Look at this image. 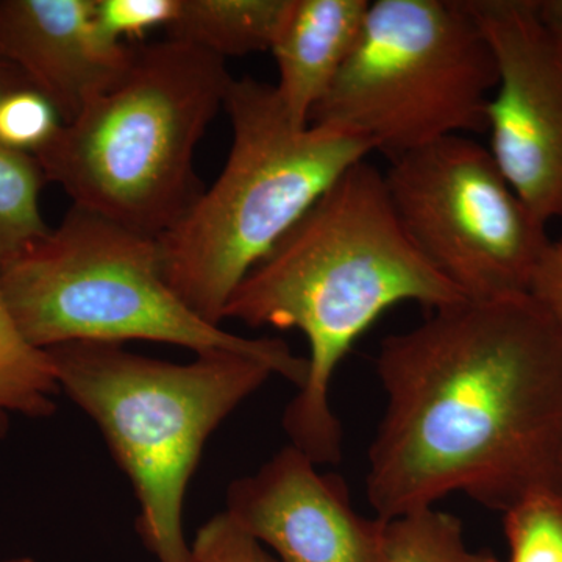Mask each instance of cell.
Here are the masks:
<instances>
[{
	"instance_id": "1",
	"label": "cell",
	"mask_w": 562,
	"mask_h": 562,
	"mask_svg": "<svg viewBox=\"0 0 562 562\" xmlns=\"http://www.w3.org/2000/svg\"><path fill=\"white\" fill-rule=\"evenodd\" d=\"M386 406L369 449L383 520L461 492L505 513L561 492L562 328L528 292L432 310L383 339Z\"/></svg>"
},
{
	"instance_id": "2",
	"label": "cell",
	"mask_w": 562,
	"mask_h": 562,
	"mask_svg": "<svg viewBox=\"0 0 562 562\" xmlns=\"http://www.w3.org/2000/svg\"><path fill=\"white\" fill-rule=\"evenodd\" d=\"M468 301L403 231L384 173L351 166L233 292L224 319L297 328L308 341V379L283 414L291 446L317 465L342 457L330 387L346 355L392 306Z\"/></svg>"
},
{
	"instance_id": "3",
	"label": "cell",
	"mask_w": 562,
	"mask_h": 562,
	"mask_svg": "<svg viewBox=\"0 0 562 562\" xmlns=\"http://www.w3.org/2000/svg\"><path fill=\"white\" fill-rule=\"evenodd\" d=\"M232 81L225 60L183 41L136 46L124 77L36 155L44 179L72 205L160 238L202 195L195 149Z\"/></svg>"
},
{
	"instance_id": "4",
	"label": "cell",
	"mask_w": 562,
	"mask_h": 562,
	"mask_svg": "<svg viewBox=\"0 0 562 562\" xmlns=\"http://www.w3.org/2000/svg\"><path fill=\"white\" fill-rule=\"evenodd\" d=\"M224 109L233 139L221 176L157 238L169 286L213 325L251 269L375 150L355 133L295 124L276 87L251 77L233 79Z\"/></svg>"
},
{
	"instance_id": "5",
	"label": "cell",
	"mask_w": 562,
	"mask_h": 562,
	"mask_svg": "<svg viewBox=\"0 0 562 562\" xmlns=\"http://www.w3.org/2000/svg\"><path fill=\"white\" fill-rule=\"evenodd\" d=\"M46 351L58 387L101 428L131 480L144 546L158 562H192L183 531L191 476L210 436L268 382L271 366L236 351L176 364L109 342Z\"/></svg>"
},
{
	"instance_id": "6",
	"label": "cell",
	"mask_w": 562,
	"mask_h": 562,
	"mask_svg": "<svg viewBox=\"0 0 562 562\" xmlns=\"http://www.w3.org/2000/svg\"><path fill=\"white\" fill-rule=\"evenodd\" d=\"M0 295L41 350L143 339L250 355L299 390L308 379V360L281 339L233 335L192 312L162 276L157 239L80 206L0 276Z\"/></svg>"
},
{
	"instance_id": "7",
	"label": "cell",
	"mask_w": 562,
	"mask_h": 562,
	"mask_svg": "<svg viewBox=\"0 0 562 562\" xmlns=\"http://www.w3.org/2000/svg\"><path fill=\"white\" fill-rule=\"evenodd\" d=\"M497 66L464 0H375L310 125L364 136L391 160L486 132Z\"/></svg>"
},
{
	"instance_id": "8",
	"label": "cell",
	"mask_w": 562,
	"mask_h": 562,
	"mask_svg": "<svg viewBox=\"0 0 562 562\" xmlns=\"http://www.w3.org/2000/svg\"><path fill=\"white\" fill-rule=\"evenodd\" d=\"M384 180L403 231L468 301L528 292L552 241L487 147L447 136L391 160Z\"/></svg>"
},
{
	"instance_id": "9",
	"label": "cell",
	"mask_w": 562,
	"mask_h": 562,
	"mask_svg": "<svg viewBox=\"0 0 562 562\" xmlns=\"http://www.w3.org/2000/svg\"><path fill=\"white\" fill-rule=\"evenodd\" d=\"M490 43L497 87L490 151L539 221L562 217V33L538 0H464Z\"/></svg>"
},
{
	"instance_id": "10",
	"label": "cell",
	"mask_w": 562,
	"mask_h": 562,
	"mask_svg": "<svg viewBox=\"0 0 562 562\" xmlns=\"http://www.w3.org/2000/svg\"><path fill=\"white\" fill-rule=\"evenodd\" d=\"M225 513L280 562H383L387 520L361 516L341 476L291 443L231 484Z\"/></svg>"
},
{
	"instance_id": "11",
	"label": "cell",
	"mask_w": 562,
	"mask_h": 562,
	"mask_svg": "<svg viewBox=\"0 0 562 562\" xmlns=\"http://www.w3.org/2000/svg\"><path fill=\"white\" fill-rule=\"evenodd\" d=\"M92 2L0 0V60L54 103L63 124L111 90L135 55V46L99 32Z\"/></svg>"
},
{
	"instance_id": "12",
	"label": "cell",
	"mask_w": 562,
	"mask_h": 562,
	"mask_svg": "<svg viewBox=\"0 0 562 562\" xmlns=\"http://www.w3.org/2000/svg\"><path fill=\"white\" fill-rule=\"evenodd\" d=\"M368 0H288L271 52L277 94L299 125L310 116L357 47Z\"/></svg>"
},
{
	"instance_id": "13",
	"label": "cell",
	"mask_w": 562,
	"mask_h": 562,
	"mask_svg": "<svg viewBox=\"0 0 562 562\" xmlns=\"http://www.w3.org/2000/svg\"><path fill=\"white\" fill-rule=\"evenodd\" d=\"M288 0H179L168 38L222 60L271 50Z\"/></svg>"
},
{
	"instance_id": "14",
	"label": "cell",
	"mask_w": 562,
	"mask_h": 562,
	"mask_svg": "<svg viewBox=\"0 0 562 562\" xmlns=\"http://www.w3.org/2000/svg\"><path fill=\"white\" fill-rule=\"evenodd\" d=\"M58 391L49 355L24 338L0 295V432L10 414L50 416Z\"/></svg>"
},
{
	"instance_id": "15",
	"label": "cell",
	"mask_w": 562,
	"mask_h": 562,
	"mask_svg": "<svg viewBox=\"0 0 562 562\" xmlns=\"http://www.w3.org/2000/svg\"><path fill=\"white\" fill-rule=\"evenodd\" d=\"M44 183L35 157L0 147V276L52 231L41 214Z\"/></svg>"
},
{
	"instance_id": "16",
	"label": "cell",
	"mask_w": 562,
	"mask_h": 562,
	"mask_svg": "<svg viewBox=\"0 0 562 562\" xmlns=\"http://www.w3.org/2000/svg\"><path fill=\"white\" fill-rule=\"evenodd\" d=\"M469 549L461 520L432 508L387 520L383 562H483Z\"/></svg>"
},
{
	"instance_id": "17",
	"label": "cell",
	"mask_w": 562,
	"mask_h": 562,
	"mask_svg": "<svg viewBox=\"0 0 562 562\" xmlns=\"http://www.w3.org/2000/svg\"><path fill=\"white\" fill-rule=\"evenodd\" d=\"M509 562H562V494L541 491L503 513Z\"/></svg>"
},
{
	"instance_id": "18",
	"label": "cell",
	"mask_w": 562,
	"mask_h": 562,
	"mask_svg": "<svg viewBox=\"0 0 562 562\" xmlns=\"http://www.w3.org/2000/svg\"><path fill=\"white\" fill-rule=\"evenodd\" d=\"M63 121L54 103L35 88L24 87L0 98V147L36 157L49 146Z\"/></svg>"
},
{
	"instance_id": "19",
	"label": "cell",
	"mask_w": 562,
	"mask_h": 562,
	"mask_svg": "<svg viewBox=\"0 0 562 562\" xmlns=\"http://www.w3.org/2000/svg\"><path fill=\"white\" fill-rule=\"evenodd\" d=\"M179 9V0H94L95 27L114 43L157 27H168Z\"/></svg>"
},
{
	"instance_id": "20",
	"label": "cell",
	"mask_w": 562,
	"mask_h": 562,
	"mask_svg": "<svg viewBox=\"0 0 562 562\" xmlns=\"http://www.w3.org/2000/svg\"><path fill=\"white\" fill-rule=\"evenodd\" d=\"M191 558L192 562H280L227 513L217 514L195 532Z\"/></svg>"
},
{
	"instance_id": "21",
	"label": "cell",
	"mask_w": 562,
	"mask_h": 562,
	"mask_svg": "<svg viewBox=\"0 0 562 562\" xmlns=\"http://www.w3.org/2000/svg\"><path fill=\"white\" fill-rule=\"evenodd\" d=\"M528 294L562 328V243H550L532 273Z\"/></svg>"
},
{
	"instance_id": "22",
	"label": "cell",
	"mask_w": 562,
	"mask_h": 562,
	"mask_svg": "<svg viewBox=\"0 0 562 562\" xmlns=\"http://www.w3.org/2000/svg\"><path fill=\"white\" fill-rule=\"evenodd\" d=\"M31 87L27 79L9 63L0 60V98L18 88Z\"/></svg>"
},
{
	"instance_id": "23",
	"label": "cell",
	"mask_w": 562,
	"mask_h": 562,
	"mask_svg": "<svg viewBox=\"0 0 562 562\" xmlns=\"http://www.w3.org/2000/svg\"><path fill=\"white\" fill-rule=\"evenodd\" d=\"M542 20L562 33V0H538Z\"/></svg>"
},
{
	"instance_id": "24",
	"label": "cell",
	"mask_w": 562,
	"mask_h": 562,
	"mask_svg": "<svg viewBox=\"0 0 562 562\" xmlns=\"http://www.w3.org/2000/svg\"><path fill=\"white\" fill-rule=\"evenodd\" d=\"M0 562H36V561L32 560V558H13V560H3Z\"/></svg>"
},
{
	"instance_id": "25",
	"label": "cell",
	"mask_w": 562,
	"mask_h": 562,
	"mask_svg": "<svg viewBox=\"0 0 562 562\" xmlns=\"http://www.w3.org/2000/svg\"><path fill=\"white\" fill-rule=\"evenodd\" d=\"M483 562H501V561H498L497 558L492 557V554H486V557H484Z\"/></svg>"
},
{
	"instance_id": "26",
	"label": "cell",
	"mask_w": 562,
	"mask_h": 562,
	"mask_svg": "<svg viewBox=\"0 0 562 562\" xmlns=\"http://www.w3.org/2000/svg\"><path fill=\"white\" fill-rule=\"evenodd\" d=\"M560 469H561V494H562V442H561Z\"/></svg>"
},
{
	"instance_id": "27",
	"label": "cell",
	"mask_w": 562,
	"mask_h": 562,
	"mask_svg": "<svg viewBox=\"0 0 562 562\" xmlns=\"http://www.w3.org/2000/svg\"><path fill=\"white\" fill-rule=\"evenodd\" d=\"M560 243H562V238L560 239Z\"/></svg>"
}]
</instances>
